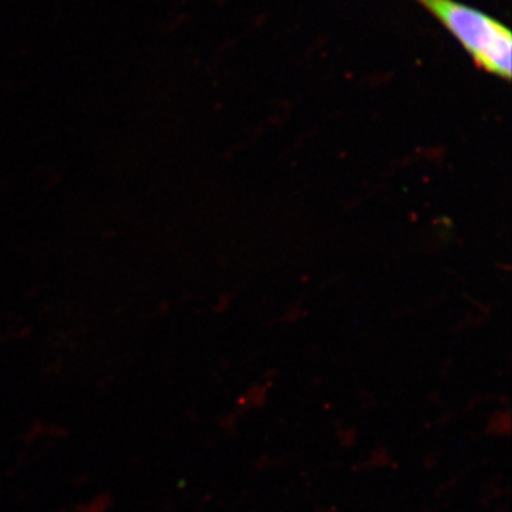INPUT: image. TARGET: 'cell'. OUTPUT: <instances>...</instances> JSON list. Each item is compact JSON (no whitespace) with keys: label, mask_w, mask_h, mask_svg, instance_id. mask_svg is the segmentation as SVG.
<instances>
[{"label":"cell","mask_w":512,"mask_h":512,"mask_svg":"<svg viewBox=\"0 0 512 512\" xmlns=\"http://www.w3.org/2000/svg\"><path fill=\"white\" fill-rule=\"evenodd\" d=\"M429 10L474 60L478 69L511 79L510 29L493 16L457 0H416Z\"/></svg>","instance_id":"cell-1"}]
</instances>
